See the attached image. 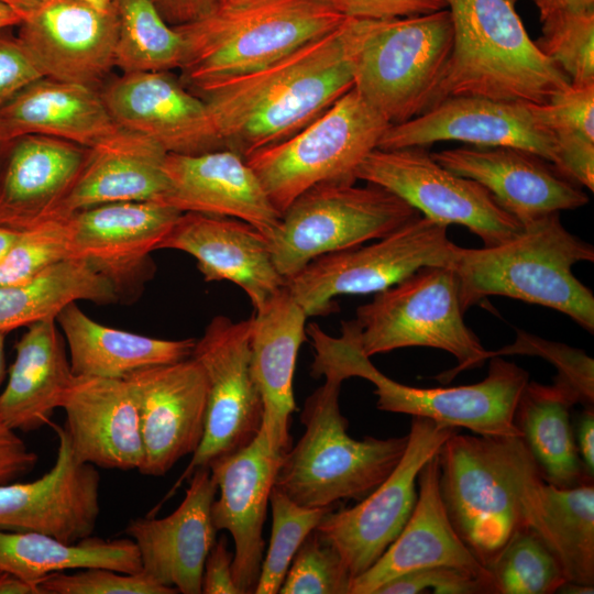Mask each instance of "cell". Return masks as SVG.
<instances>
[{
    "mask_svg": "<svg viewBox=\"0 0 594 594\" xmlns=\"http://www.w3.org/2000/svg\"><path fill=\"white\" fill-rule=\"evenodd\" d=\"M486 569L495 594H551L566 582L554 553L529 527L516 531Z\"/></svg>",
    "mask_w": 594,
    "mask_h": 594,
    "instance_id": "60d3db41",
    "label": "cell"
},
{
    "mask_svg": "<svg viewBox=\"0 0 594 594\" xmlns=\"http://www.w3.org/2000/svg\"><path fill=\"white\" fill-rule=\"evenodd\" d=\"M4 30H0V107L44 77L18 36Z\"/></svg>",
    "mask_w": 594,
    "mask_h": 594,
    "instance_id": "681fc988",
    "label": "cell"
},
{
    "mask_svg": "<svg viewBox=\"0 0 594 594\" xmlns=\"http://www.w3.org/2000/svg\"><path fill=\"white\" fill-rule=\"evenodd\" d=\"M90 148L42 134L9 140L0 156V226L25 231L53 218Z\"/></svg>",
    "mask_w": 594,
    "mask_h": 594,
    "instance_id": "484cf974",
    "label": "cell"
},
{
    "mask_svg": "<svg viewBox=\"0 0 594 594\" xmlns=\"http://www.w3.org/2000/svg\"><path fill=\"white\" fill-rule=\"evenodd\" d=\"M37 460V454L28 448L16 430L0 418V485L31 472Z\"/></svg>",
    "mask_w": 594,
    "mask_h": 594,
    "instance_id": "816d5d0a",
    "label": "cell"
},
{
    "mask_svg": "<svg viewBox=\"0 0 594 594\" xmlns=\"http://www.w3.org/2000/svg\"><path fill=\"white\" fill-rule=\"evenodd\" d=\"M328 0H265L221 7L175 26L184 40L182 78L195 91L254 72L337 28Z\"/></svg>",
    "mask_w": 594,
    "mask_h": 594,
    "instance_id": "52a82bcc",
    "label": "cell"
},
{
    "mask_svg": "<svg viewBox=\"0 0 594 594\" xmlns=\"http://www.w3.org/2000/svg\"><path fill=\"white\" fill-rule=\"evenodd\" d=\"M58 438L52 469L28 483L0 485V529L32 531L75 543L92 536L100 514V475L78 461L66 430L53 425Z\"/></svg>",
    "mask_w": 594,
    "mask_h": 594,
    "instance_id": "ac0fdd59",
    "label": "cell"
},
{
    "mask_svg": "<svg viewBox=\"0 0 594 594\" xmlns=\"http://www.w3.org/2000/svg\"><path fill=\"white\" fill-rule=\"evenodd\" d=\"M113 8L80 0H47L22 21L18 38L44 77L95 88L114 67Z\"/></svg>",
    "mask_w": 594,
    "mask_h": 594,
    "instance_id": "ffe728a7",
    "label": "cell"
},
{
    "mask_svg": "<svg viewBox=\"0 0 594 594\" xmlns=\"http://www.w3.org/2000/svg\"><path fill=\"white\" fill-rule=\"evenodd\" d=\"M579 403L578 393L554 377L550 385L528 382L515 409V424L542 480L558 487L593 483L580 459L571 422V409Z\"/></svg>",
    "mask_w": 594,
    "mask_h": 594,
    "instance_id": "e575fe53",
    "label": "cell"
},
{
    "mask_svg": "<svg viewBox=\"0 0 594 594\" xmlns=\"http://www.w3.org/2000/svg\"><path fill=\"white\" fill-rule=\"evenodd\" d=\"M59 408L74 457L96 468L140 470L144 451L139 409L127 381L75 376Z\"/></svg>",
    "mask_w": 594,
    "mask_h": 594,
    "instance_id": "83f0119b",
    "label": "cell"
},
{
    "mask_svg": "<svg viewBox=\"0 0 594 594\" xmlns=\"http://www.w3.org/2000/svg\"><path fill=\"white\" fill-rule=\"evenodd\" d=\"M440 141L473 146H513L530 151L554 166L558 148L535 103L479 96L449 97L421 114L391 124L377 148L426 147Z\"/></svg>",
    "mask_w": 594,
    "mask_h": 594,
    "instance_id": "2e32d148",
    "label": "cell"
},
{
    "mask_svg": "<svg viewBox=\"0 0 594 594\" xmlns=\"http://www.w3.org/2000/svg\"><path fill=\"white\" fill-rule=\"evenodd\" d=\"M447 3L454 44L433 106L457 96L544 103L569 88V78L530 38L512 0Z\"/></svg>",
    "mask_w": 594,
    "mask_h": 594,
    "instance_id": "5b68a950",
    "label": "cell"
},
{
    "mask_svg": "<svg viewBox=\"0 0 594 594\" xmlns=\"http://www.w3.org/2000/svg\"><path fill=\"white\" fill-rule=\"evenodd\" d=\"M22 16L10 7L0 2V30H4L22 23Z\"/></svg>",
    "mask_w": 594,
    "mask_h": 594,
    "instance_id": "94428289",
    "label": "cell"
},
{
    "mask_svg": "<svg viewBox=\"0 0 594 594\" xmlns=\"http://www.w3.org/2000/svg\"><path fill=\"white\" fill-rule=\"evenodd\" d=\"M418 496L405 527L365 572L351 582L350 594H374L387 581L431 566H454L491 575L453 527L439 487L438 453L421 469Z\"/></svg>",
    "mask_w": 594,
    "mask_h": 594,
    "instance_id": "f1b7e54d",
    "label": "cell"
},
{
    "mask_svg": "<svg viewBox=\"0 0 594 594\" xmlns=\"http://www.w3.org/2000/svg\"><path fill=\"white\" fill-rule=\"evenodd\" d=\"M453 44L448 9L367 20L353 88L391 124L406 122L433 106Z\"/></svg>",
    "mask_w": 594,
    "mask_h": 594,
    "instance_id": "ba28073f",
    "label": "cell"
},
{
    "mask_svg": "<svg viewBox=\"0 0 594 594\" xmlns=\"http://www.w3.org/2000/svg\"><path fill=\"white\" fill-rule=\"evenodd\" d=\"M193 255L206 282L229 280L244 290L255 310L286 286L266 237L235 218L183 212L156 250Z\"/></svg>",
    "mask_w": 594,
    "mask_h": 594,
    "instance_id": "d4e9b609",
    "label": "cell"
},
{
    "mask_svg": "<svg viewBox=\"0 0 594 594\" xmlns=\"http://www.w3.org/2000/svg\"><path fill=\"white\" fill-rule=\"evenodd\" d=\"M431 156L447 169L484 186L522 228L588 202L587 195L541 156L513 146H461Z\"/></svg>",
    "mask_w": 594,
    "mask_h": 594,
    "instance_id": "44dd1931",
    "label": "cell"
},
{
    "mask_svg": "<svg viewBox=\"0 0 594 594\" xmlns=\"http://www.w3.org/2000/svg\"><path fill=\"white\" fill-rule=\"evenodd\" d=\"M14 348L15 359L0 394V418L14 430L30 432L51 422L75 375L56 318L28 326Z\"/></svg>",
    "mask_w": 594,
    "mask_h": 594,
    "instance_id": "d6a6232c",
    "label": "cell"
},
{
    "mask_svg": "<svg viewBox=\"0 0 594 594\" xmlns=\"http://www.w3.org/2000/svg\"><path fill=\"white\" fill-rule=\"evenodd\" d=\"M232 561L226 538L216 540L204 564L201 593L241 594L233 579Z\"/></svg>",
    "mask_w": 594,
    "mask_h": 594,
    "instance_id": "f5cc1de1",
    "label": "cell"
},
{
    "mask_svg": "<svg viewBox=\"0 0 594 594\" xmlns=\"http://www.w3.org/2000/svg\"><path fill=\"white\" fill-rule=\"evenodd\" d=\"M514 3L517 1V0H512Z\"/></svg>",
    "mask_w": 594,
    "mask_h": 594,
    "instance_id": "003e7915",
    "label": "cell"
},
{
    "mask_svg": "<svg viewBox=\"0 0 594 594\" xmlns=\"http://www.w3.org/2000/svg\"><path fill=\"white\" fill-rule=\"evenodd\" d=\"M323 385L305 400L300 415L305 431L282 457L274 485L295 503L332 507L343 499L361 501L393 472L408 436L378 439L351 438L341 414L343 380L327 373Z\"/></svg>",
    "mask_w": 594,
    "mask_h": 594,
    "instance_id": "8992f818",
    "label": "cell"
},
{
    "mask_svg": "<svg viewBox=\"0 0 594 594\" xmlns=\"http://www.w3.org/2000/svg\"><path fill=\"white\" fill-rule=\"evenodd\" d=\"M282 457L261 428L248 446L208 466L219 490L211 506L212 522L217 531L227 530L233 538L232 573L241 594L254 593L258 582L263 526Z\"/></svg>",
    "mask_w": 594,
    "mask_h": 594,
    "instance_id": "7402d4cb",
    "label": "cell"
},
{
    "mask_svg": "<svg viewBox=\"0 0 594 594\" xmlns=\"http://www.w3.org/2000/svg\"><path fill=\"white\" fill-rule=\"evenodd\" d=\"M7 142H8V141H4V140H2V139L0 138V156H1L2 150H3V147H4V145H6Z\"/></svg>",
    "mask_w": 594,
    "mask_h": 594,
    "instance_id": "03108f58",
    "label": "cell"
},
{
    "mask_svg": "<svg viewBox=\"0 0 594 594\" xmlns=\"http://www.w3.org/2000/svg\"><path fill=\"white\" fill-rule=\"evenodd\" d=\"M575 442L580 459L587 472L593 477L594 473V411L593 406H586L579 422Z\"/></svg>",
    "mask_w": 594,
    "mask_h": 594,
    "instance_id": "11a10c76",
    "label": "cell"
},
{
    "mask_svg": "<svg viewBox=\"0 0 594 594\" xmlns=\"http://www.w3.org/2000/svg\"><path fill=\"white\" fill-rule=\"evenodd\" d=\"M164 170L169 187L163 202L182 212L240 219L266 238L280 220L245 158L229 148L191 155L167 153Z\"/></svg>",
    "mask_w": 594,
    "mask_h": 594,
    "instance_id": "4316f807",
    "label": "cell"
},
{
    "mask_svg": "<svg viewBox=\"0 0 594 594\" xmlns=\"http://www.w3.org/2000/svg\"><path fill=\"white\" fill-rule=\"evenodd\" d=\"M366 19L337 28L260 69L196 91L217 131L244 158L293 135L354 86Z\"/></svg>",
    "mask_w": 594,
    "mask_h": 594,
    "instance_id": "6da1fadb",
    "label": "cell"
},
{
    "mask_svg": "<svg viewBox=\"0 0 594 594\" xmlns=\"http://www.w3.org/2000/svg\"><path fill=\"white\" fill-rule=\"evenodd\" d=\"M391 123L352 88L287 139L245 157L268 199L283 215L309 188L356 182V169Z\"/></svg>",
    "mask_w": 594,
    "mask_h": 594,
    "instance_id": "9c48e42d",
    "label": "cell"
},
{
    "mask_svg": "<svg viewBox=\"0 0 594 594\" xmlns=\"http://www.w3.org/2000/svg\"><path fill=\"white\" fill-rule=\"evenodd\" d=\"M112 8L118 21L114 66L123 74L180 68L183 36L153 0H112Z\"/></svg>",
    "mask_w": 594,
    "mask_h": 594,
    "instance_id": "f35d334b",
    "label": "cell"
},
{
    "mask_svg": "<svg viewBox=\"0 0 594 594\" xmlns=\"http://www.w3.org/2000/svg\"><path fill=\"white\" fill-rule=\"evenodd\" d=\"M355 176L393 193L430 220L468 228L484 246L524 231L484 186L447 169L425 147L375 148Z\"/></svg>",
    "mask_w": 594,
    "mask_h": 594,
    "instance_id": "5bb4252c",
    "label": "cell"
},
{
    "mask_svg": "<svg viewBox=\"0 0 594 594\" xmlns=\"http://www.w3.org/2000/svg\"><path fill=\"white\" fill-rule=\"evenodd\" d=\"M457 244L448 226L418 216L367 245L316 257L286 280L307 317L334 310V297L378 293L424 266H450Z\"/></svg>",
    "mask_w": 594,
    "mask_h": 594,
    "instance_id": "7c38bea8",
    "label": "cell"
},
{
    "mask_svg": "<svg viewBox=\"0 0 594 594\" xmlns=\"http://www.w3.org/2000/svg\"><path fill=\"white\" fill-rule=\"evenodd\" d=\"M251 317V370L263 400L262 429L273 450L284 454L292 447L293 378L307 315L285 286Z\"/></svg>",
    "mask_w": 594,
    "mask_h": 594,
    "instance_id": "f546056e",
    "label": "cell"
},
{
    "mask_svg": "<svg viewBox=\"0 0 594 594\" xmlns=\"http://www.w3.org/2000/svg\"><path fill=\"white\" fill-rule=\"evenodd\" d=\"M539 11V19L568 13L594 10V0H531Z\"/></svg>",
    "mask_w": 594,
    "mask_h": 594,
    "instance_id": "9f6ffc18",
    "label": "cell"
},
{
    "mask_svg": "<svg viewBox=\"0 0 594 594\" xmlns=\"http://www.w3.org/2000/svg\"><path fill=\"white\" fill-rule=\"evenodd\" d=\"M439 487L448 516L486 568L519 529L539 469L522 437L455 431L438 452Z\"/></svg>",
    "mask_w": 594,
    "mask_h": 594,
    "instance_id": "277c9868",
    "label": "cell"
},
{
    "mask_svg": "<svg viewBox=\"0 0 594 594\" xmlns=\"http://www.w3.org/2000/svg\"><path fill=\"white\" fill-rule=\"evenodd\" d=\"M0 2L13 9L25 20L46 3L47 0H0Z\"/></svg>",
    "mask_w": 594,
    "mask_h": 594,
    "instance_id": "680465c9",
    "label": "cell"
},
{
    "mask_svg": "<svg viewBox=\"0 0 594 594\" xmlns=\"http://www.w3.org/2000/svg\"><path fill=\"white\" fill-rule=\"evenodd\" d=\"M102 566L124 573L142 571L138 547L131 538L105 540L88 537L66 543L32 531L0 529V569L31 583L48 574Z\"/></svg>",
    "mask_w": 594,
    "mask_h": 594,
    "instance_id": "8d00e7d4",
    "label": "cell"
},
{
    "mask_svg": "<svg viewBox=\"0 0 594 594\" xmlns=\"http://www.w3.org/2000/svg\"><path fill=\"white\" fill-rule=\"evenodd\" d=\"M140 417L144 460L140 473L165 475L194 454L205 432L207 380L193 358L128 375Z\"/></svg>",
    "mask_w": 594,
    "mask_h": 594,
    "instance_id": "e0dca14e",
    "label": "cell"
},
{
    "mask_svg": "<svg viewBox=\"0 0 594 594\" xmlns=\"http://www.w3.org/2000/svg\"><path fill=\"white\" fill-rule=\"evenodd\" d=\"M7 333L0 331V386L6 377L4 342Z\"/></svg>",
    "mask_w": 594,
    "mask_h": 594,
    "instance_id": "6125c7cd",
    "label": "cell"
},
{
    "mask_svg": "<svg viewBox=\"0 0 594 594\" xmlns=\"http://www.w3.org/2000/svg\"><path fill=\"white\" fill-rule=\"evenodd\" d=\"M315 349L314 377L332 373L341 380L362 377L372 382L380 410L424 417L479 436L522 437L515 409L529 374L503 356L490 359L487 376L475 384L455 387H413L377 370L361 345L355 320L342 322L341 336L327 334L317 323L306 327Z\"/></svg>",
    "mask_w": 594,
    "mask_h": 594,
    "instance_id": "3957f363",
    "label": "cell"
},
{
    "mask_svg": "<svg viewBox=\"0 0 594 594\" xmlns=\"http://www.w3.org/2000/svg\"><path fill=\"white\" fill-rule=\"evenodd\" d=\"M538 48L572 85L594 82V10L558 13L540 20Z\"/></svg>",
    "mask_w": 594,
    "mask_h": 594,
    "instance_id": "7bdbcfd3",
    "label": "cell"
},
{
    "mask_svg": "<svg viewBox=\"0 0 594 594\" xmlns=\"http://www.w3.org/2000/svg\"><path fill=\"white\" fill-rule=\"evenodd\" d=\"M154 4L172 26L196 22L221 8V0H153Z\"/></svg>",
    "mask_w": 594,
    "mask_h": 594,
    "instance_id": "db71d44e",
    "label": "cell"
},
{
    "mask_svg": "<svg viewBox=\"0 0 594 594\" xmlns=\"http://www.w3.org/2000/svg\"><path fill=\"white\" fill-rule=\"evenodd\" d=\"M66 217H53L25 231L0 263V286L30 282L54 264L69 258Z\"/></svg>",
    "mask_w": 594,
    "mask_h": 594,
    "instance_id": "ee69618b",
    "label": "cell"
},
{
    "mask_svg": "<svg viewBox=\"0 0 594 594\" xmlns=\"http://www.w3.org/2000/svg\"><path fill=\"white\" fill-rule=\"evenodd\" d=\"M100 95L121 129L152 139L167 153L226 148L207 103L169 72L123 74Z\"/></svg>",
    "mask_w": 594,
    "mask_h": 594,
    "instance_id": "d6986e66",
    "label": "cell"
},
{
    "mask_svg": "<svg viewBox=\"0 0 594 594\" xmlns=\"http://www.w3.org/2000/svg\"><path fill=\"white\" fill-rule=\"evenodd\" d=\"M593 261L592 244L569 232L556 212L502 244L455 245L449 267L463 312L488 296H504L556 309L593 333V293L572 272L574 264Z\"/></svg>",
    "mask_w": 594,
    "mask_h": 594,
    "instance_id": "7a4b0ae2",
    "label": "cell"
},
{
    "mask_svg": "<svg viewBox=\"0 0 594 594\" xmlns=\"http://www.w3.org/2000/svg\"><path fill=\"white\" fill-rule=\"evenodd\" d=\"M86 3H89L101 10H109L112 8V0H80Z\"/></svg>",
    "mask_w": 594,
    "mask_h": 594,
    "instance_id": "be15d7a7",
    "label": "cell"
},
{
    "mask_svg": "<svg viewBox=\"0 0 594 594\" xmlns=\"http://www.w3.org/2000/svg\"><path fill=\"white\" fill-rule=\"evenodd\" d=\"M514 354L537 355L558 370L557 378L569 384L585 406L594 402V361L580 349L518 331L514 343L490 351V359Z\"/></svg>",
    "mask_w": 594,
    "mask_h": 594,
    "instance_id": "7dc6e473",
    "label": "cell"
},
{
    "mask_svg": "<svg viewBox=\"0 0 594 594\" xmlns=\"http://www.w3.org/2000/svg\"><path fill=\"white\" fill-rule=\"evenodd\" d=\"M455 273L448 266H424L376 293L356 309L365 355L408 346H428L451 353L458 365L437 380L448 383L458 373L490 360L463 319Z\"/></svg>",
    "mask_w": 594,
    "mask_h": 594,
    "instance_id": "30bf717a",
    "label": "cell"
},
{
    "mask_svg": "<svg viewBox=\"0 0 594 594\" xmlns=\"http://www.w3.org/2000/svg\"><path fill=\"white\" fill-rule=\"evenodd\" d=\"M120 130L95 88L47 77L0 107V138L4 141L42 134L92 148Z\"/></svg>",
    "mask_w": 594,
    "mask_h": 594,
    "instance_id": "1f68e13d",
    "label": "cell"
},
{
    "mask_svg": "<svg viewBox=\"0 0 594 594\" xmlns=\"http://www.w3.org/2000/svg\"><path fill=\"white\" fill-rule=\"evenodd\" d=\"M551 131L557 148V169L569 179L594 190V82L572 85L544 103H535Z\"/></svg>",
    "mask_w": 594,
    "mask_h": 594,
    "instance_id": "ab89813d",
    "label": "cell"
},
{
    "mask_svg": "<svg viewBox=\"0 0 594 594\" xmlns=\"http://www.w3.org/2000/svg\"><path fill=\"white\" fill-rule=\"evenodd\" d=\"M119 299L113 283L89 262L67 258L20 285L0 286V331L56 318L70 302L110 304Z\"/></svg>",
    "mask_w": 594,
    "mask_h": 594,
    "instance_id": "74e56055",
    "label": "cell"
},
{
    "mask_svg": "<svg viewBox=\"0 0 594 594\" xmlns=\"http://www.w3.org/2000/svg\"><path fill=\"white\" fill-rule=\"evenodd\" d=\"M272 534L255 594H276L292 560L306 537L332 507L301 506L275 486L270 494Z\"/></svg>",
    "mask_w": 594,
    "mask_h": 594,
    "instance_id": "b9f144b4",
    "label": "cell"
},
{
    "mask_svg": "<svg viewBox=\"0 0 594 594\" xmlns=\"http://www.w3.org/2000/svg\"><path fill=\"white\" fill-rule=\"evenodd\" d=\"M252 317L232 321L216 316L196 340L191 356L207 380L202 440L167 497L198 468L248 446L263 424V400L251 370Z\"/></svg>",
    "mask_w": 594,
    "mask_h": 594,
    "instance_id": "4fadbf2b",
    "label": "cell"
},
{
    "mask_svg": "<svg viewBox=\"0 0 594 594\" xmlns=\"http://www.w3.org/2000/svg\"><path fill=\"white\" fill-rule=\"evenodd\" d=\"M495 594L492 576L454 566H431L396 576L374 594Z\"/></svg>",
    "mask_w": 594,
    "mask_h": 594,
    "instance_id": "c3c4849f",
    "label": "cell"
},
{
    "mask_svg": "<svg viewBox=\"0 0 594 594\" xmlns=\"http://www.w3.org/2000/svg\"><path fill=\"white\" fill-rule=\"evenodd\" d=\"M69 350L75 376L120 378L144 367L191 356L196 340H163L103 326L89 318L76 302L57 316Z\"/></svg>",
    "mask_w": 594,
    "mask_h": 594,
    "instance_id": "836d02e7",
    "label": "cell"
},
{
    "mask_svg": "<svg viewBox=\"0 0 594 594\" xmlns=\"http://www.w3.org/2000/svg\"><path fill=\"white\" fill-rule=\"evenodd\" d=\"M528 527L559 560L566 582L594 586V485L558 487L539 480L528 501Z\"/></svg>",
    "mask_w": 594,
    "mask_h": 594,
    "instance_id": "d590c367",
    "label": "cell"
},
{
    "mask_svg": "<svg viewBox=\"0 0 594 594\" xmlns=\"http://www.w3.org/2000/svg\"><path fill=\"white\" fill-rule=\"evenodd\" d=\"M352 576L338 551L314 529L288 568L280 594H350Z\"/></svg>",
    "mask_w": 594,
    "mask_h": 594,
    "instance_id": "f6af8a7d",
    "label": "cell"
},
{
    "mask_svg": "<svg viewBox=\"0 0 594 594\" xmlns=\"http://www.w3.org/2000/svg\"><path fill=\"white\" fill-rule=\"evenodd\" d=\"M179 506L163 518L136 517L125 534L135 542L142 570L183 594H200L204 564L216 541L211 506L218 491L209 468H198Z\"/></svg>",
    "mask_w": 594,
    "mask_h": 594,
    "instance_id": "cb8c5ba5",
    "label": "cell"
},
{
    "mask_svg": "<svg viewBox=\"0 0 594 594\" xmlns=\"http://www.w3.org/2000/svg\"><path fill=\"white\" fill-rule=\"evenodd\" d=\"M344 18L388 20L447 9V0H328Z\"/></svg>",
    "mask_w": 594,
    "mask_h": 594,
    "instance_id": "f907efd6",
    "label": "cell"
},
{
    "mask_svg": "<svg viewBox=\"0 0 594 594\" xmlns=\"http://www.w3.org/2000/svg\"><path fill=\"white\" fill-rule=\"evenodd\" d=\"M54 572L38 587L42 594H175L178 591L156 582L143 570L124 573L102 566Z\"/></svg>",
    "mask_w": 594,
    "mask_h": 594,
    "instance_id": "bcb514c9",
    "label": "cell"
},
{
    "mask_svg": "<svg viewBox=\"0 0 594 594\" xmlns=\"http://www.w3.org/2000/svg\"><path fill=\"white\" fill-rule=\"evenodd\" d=\"M166 155L152 139L121 129L90 148L78 179L54 217L110 202H163L169 187L164 170Z\"/></svg>",
    "mask_w": 594,
    "mask_h": 594,
    "instance_id": "4dcf8cb0",
    "label": "cell"
},
{
    "mask_svg": "<svg viewBox=\"0 0 594 594\" xmlns=\"http://www.w3.org/2000/svg\"><path fill=\"white\" fill-rule=\"evenodd\" d=\"M221 7H238L245 6L254 2L265 1V0H221Z\"/></svg>",
    "mask_w": 594,
    "mask_h": 594,
    "instance_id": "e7e4bbea",
    "label": "cell"
},
{
    "mask_svg": "<svg viewBox=\"0 0 594 594\" xmlns=\"http://www.w3.org/2000/svg\"><path fill=\"white\" fill-rule=\"evenodd\" d=\"M20 234L21 231L0 226V263L4 260Z\"/></svg>",
    "mask_w": 594,
    "mask_h": 594,
    "instance_id": "91938a15",
    "label": "cell"
},
{
    "mask_svg": "<svg viewBox=\"0 0 594 594\" xmlns=\"http://www.w3.org/2000/svg\"><path fill=\"white\" fill-rule=\"evenodd\" d=\"M420 213L374 184L326 182L298 196L266 238L287 280L321 255L384 238Z\"/></svg>",
    "mask_w": 594,
    "mask_h": 594,
    "instance_id": "8fae6325",
    "label": "cell"
},
{
    "mask_svg": "<svg viewBox=\"0 0 594 594\" xmlns=\"http://www.w3.org/2000/svg\"><path fill=\"white\" fill-rule=\"evenodd\" d=\"M183 212L160 201L92 206L66 216L69 258L89 262L114 285L119 297L147 272L148 255Z\"/></svg>",
    "mask_w": 594,
    "mask_h": 594,
    "instance_id": "603a6c76",
    "label": "cell"
},
{
    "mask_svg": "<svg viewBox=\"0 0 594 594\" xmlns=\"http://www.w3.org/2000/svg\"><path fill=\"white\" fill-rule=\"evenodd\" d=\"M0 594H42L38 585L0 569Z\"/></svg>",
    "mask_w": 594,
    "mask_h": 594,
    "instance_id": "6f0895ef",
    "label": "cell"
},
{
    "mask_svg": "<svg viewBox=\"0 0 594 594\" xmlns=\"http://www.w3.org/2000/svg\"><path fill=\"white\" fill-rule=\"evenodd\" d=\"M457 429L413 417L406 450L386 480L356 505L328 512L315 528L338 551L352 580L398 537L417 502L419 472Z\"/></svg>",
    "mask_w": 594,
    "mask_h": 594,
    "instance_id": "9a60e30c",
    "label": "cell"
}]
</instances>
